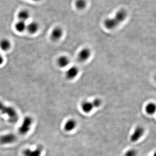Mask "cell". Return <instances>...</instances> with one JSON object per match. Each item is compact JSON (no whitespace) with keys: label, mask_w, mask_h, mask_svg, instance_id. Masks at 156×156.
Wrapping results in <instances>:
<instances>
[{"label":"cell","mask_w":156,"mask_h":156,"mask_svg":"<svg viewBox=\"0 0 156 156\" xmlns=\"http://www.w3.org/2000/svg\"><path fill=\"white\" fill-rule=\"evenodd\" d=\"M27 29L30 34H35L39 29V25L36 22H31L27 26Z\"/></svg>","instance_id":"obj_14"},{"label":"cell","mask_w":156,"mask_h":156,"mask_svg":"<svg viewBox=\"0 0 156 156\" xmlns=\"http://www.w3.org/2000/svg\"><path fill=\"white\" fill-rule=\"evenodd\" d=\"M70 63V59L66 56L60 57L57 60L58 65L60 68H65L67 67Z\"/></svg>","instance_id":"obj_13"},{"label":"cell","mask_w":156,"mask_h":156,"mask_svg":"<svg viewBox=\"0 0 156 156\" xmlns=\"http://www.w3.org/2000/svg\"><path fill=\"white\" fill-rule=\"evenodd\" d=\"M15 29L17 31L20 33L24 32L27 29V25L24 21L20 20L15 24Z\"/></svg>","instance_id":"obj_16"},{"label":"cell","mask_w":156,"mask_h":156,"mask_svg":"<svg viewBox=\"0 0 156 156\" xmlns=\"http://www.w3.org/2000/svg\"><path fill=\"white\" fill-rule=\"evenodd\" d=\"M11 47V42L7 39H2L0 41V48L3 51H7L10 49Z\"/></svg>","instance_id":"obj_15"},{"label":"cell","mask_w":156,"mask_h":156,"mask_svg":"<svg viewBox=\"0 0 156 156\" xmlns=\"http://www.w3.org/2000/svg\"><path fill=\"white\" fill-rule=\"evenodd\" d=\"M92 103H93L94 108H98L101 105V101L100 99H96L94 100Z\"/></svg>","instance_id":"obj_21"},{"label":"cell","mask_w":156,"mask_h":156,"mask_svg":"<svg viewBox=\"0 0 156 156\" xmlns=\"http://www.w3.org/2000/svg\"><path fill=\"white\" fill-rule=\"evenodd\" d=\"M76 120L73 119H69L65 124L64 128L66 132H71L76 128Z\"/></svg>","instance_id":"obj_10"},{"label":"cell","mask_w":156,"mask_h":156,"mask_svg":"<svg viewBox=\"0 0 156 156\" xmlns=\"http://www.w3.org/2000/svg\"><path fill=\"white\" fill-rule=\"evenodd\" d=\"M79 73V70L77 67L75 66H72L66 72V76L68 80H73L77 76Z\"/></svg>","instance_id":"obj_8"},{"label":"cell","mask_w":156,"mask_h":156,"mask_svg":"<svg viewBox=\"0 0 156 156\" xmlns=\"http://www.w3.org/2000/svg\"><path fill=\"white\" fill-rule=\"evenodd\" d=\"M119 25L114 18H107L105 20L104 25L106 28L109 30H112L116 28Z\"/></svg>","instance_id":"obj_9"},{"label":"cell","mask_w":156,"mask_h":156,"mask_svg":"<svg viewBox=\"0 0 156 156\" xmlns=\"http://www.w3.org/2000/svg\"><path fill=\"white\" fill-rule=\"evenodd\" d=\"M63 35V30L61 28H55L51 32L50 39L53 41H57L61 39Z\"/></svg>","instance_id":"obj_7"},{"label":"cell","mask_w":156,"mask_h":156,"mask_svg":"<svg viewBox=\"0 0 156 156\" xmlns=\"http://www.w3.org/2000/svg\"><path fill=\"white\" fill-rule=\"evenodd\" d=\"M33 119L30 117H26L23 120L21 126L19 128L18 132L21 135H25L28 132L33 123Z\"/></svg>","instance_id":"obj_2"},{"label":"cell","mask_w":156,"mask_h":156,"mask_svg":"<svg viewBox=\"0 0 156 156\" xmlns=\"http://www.w3.org/2000/svg\"><path fill=\"white\" fill-rule=\"evenodd\" d=\"M138 154V152L137 150L134 149H131L128 150L125 154L124 156H137Z\"/></svg>","instance_id":"obj_20"},{"label":"cell","mask_w":156,"mask_h":156,"mask_svg":"<svg viewBox=\"0 0 156 156\" xmlns=\"http://www.w3.org/2000/svg\"><path fill=\"white\" fill-rule=\"evenodd\" d=\"M0 111L8 116L11 122L14 123L18 120V115L16 110L13 107L5 105L1 101H0Z\"/></svg>","instance_id":"obj_1"},{"label":"cell","mask_w":156,"mask_h":156,"mask_svg":"<svg viewBox=\"0 0 156 156\" xmlns=\"http://www.w3.org/2000/svg\"><path fill=\"white\" fill-rule=\"evenodd\" d=\"M17 137L13 133H8L0 137V143L2 145H9L15 142Z\"/></svg>","instance_id":"obj_3"},{"label":"cell","mask_w":156,"mask_h":156,"mask_svg":"<svg viewBox=\"0 0 156 156\" xmlns=\"http://www.w3.org/2000/svg\"><path fill=\"white\" fill-rule=\"evenodd\" d=\"M18 17L20 20L25 22L29 18L30 14L28 11L26 10H23L20 12L18 15Z\"/></svg>","instance_id":"obj_17"},{"label":"cell","mask_w":156,"mask_h":156,"mask_svg":"<svg viewBox=\"0 0 156 156\" xmlns=\"http://www.w3.org/2000/svg\"><path fill=\"white\" fill-rule=\"evenodd\" d=\"M75 5L77 9L82 10L86 6V2L85 0H77L75 3Z\"/></svg>","instance_id":"obj_19"},{"label":"cell","mask_w":156,"mask_h":156,"mask_svg":"<svg viewBox=\"0 0 156 156\" xmlns=\"http://www.w3.org/2000/svg\"><path fill=\"white\" fill-rule=\"evenodd\" d=\"M91 52L88 48H84L80 50L78 55V60L81 62H84L87 61L90 58Z\"/></svg>","instance_id":"obj_5"},{"label":"cell","mask_w":156,"mask_h":156,"mask_svg":"<svg viewBox=\"0 0 156 156\" xmlns=\"http://www.w3.org/2000/svg\"><path fill=\"white\" fill-rule=\"evenodd\" d=\"M145 129L141 126L136 127L134 132L130 137V140L132 142H135L138 141L145 133Z\"/></svg>","instance_id":"obj_4"},{"label":"cell","mask_w":156,"mask_h":156,"mask_svg":"<svg viewBox=\"0 0 156 156\" xmlns=\"http://www.w3.org/2000/svg\"><path fill=\"white\" fill-rule=\"evenodd\" d=\"M4 63V58L2 55L0 53V66L1 65Z\"/></svg>","instance_id":"obj_22"},{"label":"cell","mask_w":156,"mask_h":156,"mask_svg":"<svg viewBox=\"0 0 156 156\" xmlns=\"http://www.w3.org/2000/svg\"><path fill=\"white\" fill-rule=\"evenodd\" d=\"M81 108L83 112L86 113H88L92 111L94 107L92 102L85 101L82 103Z\"/></svg>","instance_id":"obj_12"},{"label":"cell","mask_w":156,"mask_h":156,"mask_svg":"<svg viewBox=\"0 0 156 156\" xmlns=\"http://www.w3.org/2000/svg\"><path fill=\"white\" fill-rule=\"evenodd\" d=\"M127 16V13L126 11L124 10H121L116 14L114 18L116 21L120 24L125 20Z\"/></svg>","instance_id":"obj_11"},{"label":"cell","mask_w":156,"mask_h":156,"mask_svg":"<svg viewBox=\"0 0 156 156\" xmlns=\"http://www.w3.org/2000/svg\"><path fill=\"white\" fill-rule=\"evenodd\" d=\"M156 106L153 103H150L147 104L145 110L147 113L150 115H152L156 111Z\"/></svg>","instance_id":"obj_18"},{"label":"cell","mask_w":156,"mask_h":156,"mask_svg":"<svg viewBox=\"0 0 156 156\" xmlns=\"http://www.w3.org/2000/svg\"><path fill=\"white\" fill-rule=\"evenodd\" d=\"M42 151V147L39 146L34 150L25 149L24 150L23 153L24 156H41Z\"/></svg>","instance_id":"obj_6"}]
</instances>
